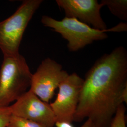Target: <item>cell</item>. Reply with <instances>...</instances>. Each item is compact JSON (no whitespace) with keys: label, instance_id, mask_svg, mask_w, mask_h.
Listing matches in <instances>:
<instances>
[{"label":"cell","instance_id":"obj_1","mask_svg":"<svg viewBox=\"0 0 127 127\" xmlns=\"http://www.w3.org/2000/svg\"><path fill=\"white\" fill-rule=\"evenodd\" d=\"M127 85V52L115 48L97 59L83 80L73 121L90 119L96 127H109Z\"/></svg>","mask_w":127,"mask_h":127},{"label":"cell","instance_id":"obj_2","mask_svg":"<svg viewBox=\"0 0 127 127\" xmlns=\"http://www.w3.org/2000/svg\"><path fill=\"white\" fill-rule=\"evenodd\" d=\"M32 75L22 55L4 57L0 70V108L9 106L27 91Z\"/></svg>","mask_w":127,"mask_h":127},{"label":"cell","instance_id":"obj_3","mask_svg":"<svg viewBox=\"0 0 127 127\" xmlns=\"http://www.w3.org/2000/svg\"><path fill=\"white\" fill-rule=\"evenodd\" d=\"M42 2V0H24L11 16L0 22V49L4 57H12L20 54L25 31Z\"/></svg>","mask_w":127,"mask_h":127},{"label":"cell","instance_id":"obj_4","mask_svg":"<svg viewBox=\"0 0 127 127\" xmlns=\"http://www.w3.org/2000/svg\"><path fill=\"white\" fill-rule=\"evenodd\" d=\"M41 22L46 27L53 29L67 41L68 50L72 52L77 51L95 41L107 39L108 35L106 32H110V28L96 29L74 18L65 17L58 20L43 16Z\"/></svg>","mask_w":127,"mask_h":127},{"label":"cell","instance_id":"obj_5","mask_svg":"<svg viewBox=\"0 0 127 127\" xmlns=\"http://www.w3.org/2000/svg\"><path fill=\"white\" fill-rule=\"evenodd\" d=\"M83 79L76 73L69 74L60 83L59 91L50 107L56 121L73 123L79 102Z\"/></svg>","mask_w":127,"mask_h":127},{"label":"cell","instance_id":"obj_6","mask_svg":"<svg viewBox=\"0 0 127 127\" xmlns=\"http://www.w3.org/2000/svg\"><path fill=\"white\" fill-rule=\"evenodd\" d=\"M69 74L55 60L46 58L32 75L29 90L42 101L49 103L56 90Z\"/></svg>","mask_w":127,"mask_h":127},{"label":"cell","instance_id":"obj_7","mask_svg":"<svg viewBox=\"0 0 127 127\" xmlns=\"http://www.w3.org/2000/svg\"><path fill=\"white\" fill-rule=\"evenodd\" d=\"M10 108L12 115L33 121L44 127H54L56 118L50 104L42 101L29 90Z\"/></svg>","mask_w":127,"mask_h":127},{"label":"cell","instance_id":"obj_8","mask_svg":"<svg viewBox=\"0 0 127 127\" xmlns=\"http://www.w3.org/2000/svg\"><path fill=\"white\" fill-rule=\"evenodd\" d=\"M65 17L74 18L99 30L107 29L100 10L103 6L97 0H56Z\"/></svg>","mask_w":127,"mask_h":127},{"label":"cell","instance_id":"obj_9","mask_svg":"<svg viewBox=\"0 0 127 127\" xmlns=\"http://www.w3.org/2000/svg\"><path fill=\"white\" fill-rule=\"evenodd\" d=\"M100 3L108 7L110 12L123 21H127V0H102Z\"/></svg>","mask_w":127,"mask_h":127},{"label":"cell","instance_id":"obj_10","mask_svg":"<svg viewBox=\"0 0 127 127\" xmlns=\"http://www.w3.org/2000/svg\"><path fill=\"white\" fill-rule=\"evenodd\" d=\"M7 127H45L29 120L11 115Z\"/></svg>","mask_w":127,"mask_h":127},{"label":"cell","instance_id":"obj_11","mask_svg":"<svg viewBox=\"0 0 127 127\" xmlns=\"http://www.w3.org/2000/svg\"><path fill=\"white\" fill-rule=\"evenodd\" d=\"M126 108L123 104L118 106L109 127H126Z\"/></svg>","mask_w":127,"mask_h":127},{"label":"cell","instance_id":"obj_12","mask_svg":"<svg viewBox=\"0 0 127 127\" xmlns=\"http://www.w3.org/2000/svg\"><path fill=\"white\" fill-rule=\"evenodd\" d=\"M10 106L0 108V127H7L11 116Z\"/></svg>","mask_w":127,"mask_h":127},{"label":"cell","instance_id":"obj_13","mask_svg":"<svg viewBox=\"0 0 127 127\" xmlns=\"http://www.w3.org/2000/svg\"><path fill=\"white\" fill-rule=\"evenodd\" d=\"M56 127H74L73 123L66 121H56L55 123Z\"/></svg>","mask_w":127,"mask_h":127},{"label":"cell","instance_id":"obj_14","mask_svg":"<svg viewBox=\"0 0 127 127\" xmlns=\"http://www.w3.org/2000/svg\"><path fill=\"white\" fill-rule=\"evenodd\" d=\"M121 101L122 104L125 103L127 104V85L125 87L121 94Z\"/></svg>","mask_w":127,"mask_h":127},{"label":"cell","instance_id":"obj_15","mask_svg":"<svg viewBox=\"0 0 127 127\" xmlns=\"http://www.w3.org/2000/svg\"><path fill=\"white\" fill-rule=\"evenodd\" d=\"M80 127H96L95 125L90 119H87L86 121Z\"/></svg>","mask_w":127,"mask_h":127}]
</instances>
